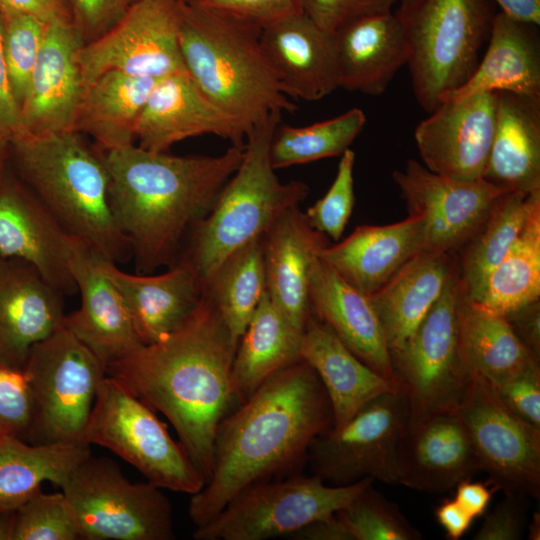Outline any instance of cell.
<instances>
[{
    "instance_id": "f1b7e54d",
    "label": "cell",
    "mask_w": 540,
    "mask_h": 540,
    "mask_svg": "<svg viewBox=\"0 0 540 540\" xmlns=\"http://www.w3.org/2000/svg\"><path fill=\"white\" fill-rule=\"evenodd\" d=\"M300 357L317 374L332 409V428L343 427L364 405L398 391L393 381L381 376L355 356L333 330L310 314L300 340Z\"/></svg>"
},
{
    "instance_id": "f35d334b",
    "label": "cell",
    "mask_w": 540,
    "mask_h": 540,
    "mask_svg": "<svg viewBox=\"0 0 540 540\" xmlns=\"http://www.w3.org/2000/svg\"><path fill=\"white\" fill-rule=\"evenodd\" d=\"M467 297L476 305L502 315L539 300L540 204L530 213L507 254Z\"/></svg>"
},
{
    "instance_id": "9c48e42d",
    "label": "cell",
    "mask_w": 540,
    "mask_h": 540,
    "mask_svg": "<svg viewBox=\"0 0 540 540\" xmlns=\"http://www.w3.org/2000/svg\"><path fill=\"white\" fill-rule=\"evenodd\" d=\"M84 440L109 449L161 489L191 496L206 483L155 410L111 376L100 382Z\"/></svg>"
},
{
    "instance_id": "7a4b0ae2",
    "label": "cell",
    "mask_w": 540,
    "mask_h": 540,
    "mask_svg": "<svg viewBox=\"0 0 540 540\" xmlns=\"http://www.w3.org/2000/svg\"><path fill=\"white\" fill-rule=\"evenodd\" d=\"M237 345L204 295L179 330L141 345L106 368V375L169 420L206 483L212 474L218 426L237 407L231 385Z\"/></svg>"
},
{
    "instance_id": "277c9868",
    "label": "cell",
    "mask_w": 540,
    "mask_h": 540,
    "mask_svg": "<svg viewBox=\"0 0 540 540\" xmlns=\"http://www.w3.org/2000/svg\"><path fill=\"white\" fill-rule=\"evenodd\" d=\"M261 27L225 11L183 3L179 44L188 75L246 129L274 113L294 112L260 42Z\"/></svg>"
},
{
    "instance_id": "7dc6e473",
    "label": "cell",
    "mask_w": 540,
    "mask_h": 540,
    "mask_svg": "<svg viewBox=\"0 0 540 540\" xmlns=\"http://www.w3.org/2000/svg\"><path fill=\"white\" fill-rule=\"evenodd\" d=\"M400 0H302L303 11L319 26L334 32L354 20L392 12Z\"/></svg>"
},
{
    "instance_id": "03108f58",
    "label": "cell",
    "mask_w": 540,
    "mask_h": 540,
    "mask_svg": "<svg viewBox=\"0 0 540 540\" xmlns=\"http://www.w3.org/2000/svg\"><path fill=\"white\" fill-rule=\"evenodd\" d=\"M414 0H400V5H406V4H409L410 2H412Z\"/></svg>"
},
{
    "instance_id": "5b68a950",
    "label": "cell",
    "mask_w": 540,
    "mask_h": 540,
    "mask_svg": "<svg viewBox=\"0 0 540 540\" xmlns=\"http://www.w3.org/2000/svg\"><path fill=\"white\" fill-rule=\"evenodd\" d=\"M10 146L22 182L72 238L115 264L132 257L112 212L103 154L82 134H14Z\"/></svg>"
},
{
    "instance_id": "f6af8a7d",
    "label": "cell",
    "mask_w": 540,
    "mask_h": 540,
    "mask_svg": "<svg viewBox=\"0 0 540 540\" xmlns=\"http://www.w3.org/2000/svg\"><path fill=\"white\" fill-rule=\"evenodd\" d=\"M355 153L350 148L342 155L334 181L326 194L305 213L309 224L318 232L339 241L352 214Z\"/></svg>"
},
{
    "instance_id": "d6986e66",
    "label": "cell",
    "mask_w": 540,
    "mask_h": 540,
    "mask_svg": "<svg viewBox=\"0 0 540 540\" xmlns=\"http://www.w3.org/2000/svg\"><path fill=\"white\" fill-rule=\"evenodd\" d=\"M103 260L87 244L73 238L70 269L81 304L65 316L63 325L106 369L143 344L120 291L103 268Z\"/></svg>"
},
{
    "instance_id": "94428289",
    "label": "cell",
    "mask_w": 540,
    "mask_h": 540,
    "mask_svg": "<svg viewBox=\"0 0 540 540\" xmlns=\"http://www.w3.org/2000/svg\"><path fill=\"white\" fill-rule=\"evenodd\" d=\"M14 512L0 511V540H12Z\"/></svg>"
},
{
    "instance_id": "1f68e13d",
    "label": "cell",
    "mask_w": 540,
    "mask_h": 540,
    "mask_svg": "<svg viewBox=\"0 0 540 540\" xmlns=\"http://www.w3.org/2000/svg\"><path fill=\"white\" fill-rule=\"evenodd\" d=\"M456 253L421 250L386 284L368 295L390 353L399 350L442 293Z\"/></svg>"
},
{
    "instance_id": "3957f363",
    "label": "cell",
    "mask_w": 540,
    "mask_h": 540,
    "mask_svg": "<svg viewBox=\"0 0 540 540\" xmlns=\"http://www.w3.org/2000/svg\"><path fill=\"white\" fill-rule=\"evenodd\" d=\"M244 146L218 156H177L134 144L104 151L109 195L137 273L175 264L181 245L212 209Z\"/></svg>"
},
{
    "instance_id": "83f0119b",
    "label": "cell",
    "mask_w": 540,
    "mask_h": 540,
    "mask_svg": "<svg viewBox=\"0 0 540 540\" xmlns=\"http://www.w3.org/2000/svg\"><path fill=\"white\" fill-rule=\"evenodd\" d=\"M423 247V222L408 215L393 224L359 226L341 242L324 247L319 257L349 284L370 295Z\"/></svg>"
},
{
    "instance_id": "c3c4849f",
    "label": "cell",
    "mask_w": 540,
    "mask_h": 540,
    "mask_svg": "<svg viewBox=\"0 0 540 540\" xmlns=\"http://www.w3.org/2000/svg\"><path fill=\"white\" fill-rule=\"evenodd\" d=\"M72 24L83 44L111 29L129 8L127 0H67Z\"/></svg>"
},
{
    "instance_id": "bcb514c9",
    "label": "cell",
    "mask_w": 540,
    "mask_h": 540,
    "mask_svg": "<svg viewBox=\"0 0 540 540\" xmlns=\"http://www.w3.org/2000/svg\"><path fill=\"white\" fill-rule=\"evenodd\" d=\"M33 418V398L23 370L0 362V433L28 441Z\"/></svg>"
},
{
    "instance_id": "6f0895ef",
    "label": "cell",
    "mask_w": 540,
    "mask_h": 540,
    "mask_svg": "<svg viewBox=\"0 0 540 540\" xmlns=\"http://www.w3.org/2000/svg\"><path fill=\"white\" fill-rule=\"evenodd\" d=\"M435 518L444 529L446 537L458 540L469 529L474 520L454 499H446L435 509Z\"/></svg>"
},
{
    "instance_id": "7c38bea8",
    "label": "cell",
    "mask_w": 540,
    "mask_h": 540,
    "mask_svg": "<svg viewBox=\"0 0 540 540\" xmlns=\"http://www.w3.org/2000/svg\"><path fill=\"white\" fill-rule=\"evenodd\" d=\"M83 540H173V511L162 489L132 483L112 459L90 454L61 487Z\"/></svg>"
},
{
    "instance_id": "6da1fadb",
    "label": "cell",
    "mask_w": 540,
    "mask_h": 540,
    "mask_svg": "<svg viewBox=\"0 0 540 540\" xmlns=\"http://www.w3.org/2000/svg\"><path fill=\"white\" fill-rule=\"evenodd\" d=\"M332 421L326 391L303 359L274 374L220 422L211 477L190 498L193 524L208 523L255 483L294 474Z\"/></svg>"
},
{
    "instance_id": "4316f807",
    "label": "cell",
    "mask_w": 540,
    "mask_h": 540,
    "mask_svg": "<svg viewBox=\"0 0 540 540\" xmlns=\"http://www.w3.org/2000/svg\"><path fill=\"white\" fill-rule=\"evenodd\" d=\"M103 268L120 291L143 345L156 343L179 330L204 296L197 275L182 262L158 275L127 273L105 259Z\"/></svg>"
},
{
    "instance_id": "680465c9",
    "label": "cell",
    "mask_w": 540,
    "mask_h": 540,
    "mask_svg": "<svg viewBox=\"0 0 540 540\" xmlns=\"http://www.w3.org/2000/svg\"><path fill=\"white\" fill-rule=\"evenodd\" d=\"M291 537L300 540H351L336 513L305 526Z\"/></svg>"
},
{
    "instance_id": "5bb4252c",
    "label": "cell",
    "mask_w": 540,
    "mask_h": 540,
    "mask_svg": "<svg viewBox=\"0 0 540 540\" xmlns=\"http://www.w3.org/2000/svg\"><path fill=\"white\" fill-rule=\"evenodd\" d=\"M479 471L504 494L540 496V429L513 413L493 385L474 373L457 409Z\"/></svg>"
},
{
    "instance_id": "f907efd6",
    "label": "cell",
    "mask_w": 540,
    "mask_h": 540,
    "mask_svg": "<svg viewBox=\"0 0 540 540\" xmlns=\"http://www.w3.org/2000/svg\"><path fill=\"white\" fill-rule=\"evenodd\" d=\"M526 497L505 494L486 514L474 540H519L526 530Z\"/></svg>"
},
{
    "instance_id": "db71d44e",
    "label": "cell",
    "mask_w": 540,
    "mask_h": 540,
    "mask_svg": "<svg viewBox=\"0 0 540 540\" xmlns=\"http://www.w3.org/2000/svg\"><path fill=\"white\" fill-rule=\"evenodd\" d=\"M0 12L31 14L46 22H72L67 0H0Z\"/></svg>"
},
{
    "instance_id": "9a60e30c",
    "label": "cell",
    "mask_w": 540,
    "mask_h": 540,
    "mask_svg": "<svg viewBox=\"0 0 540 540\" xmlns=\"http://www.w3.org/2000/svg\"><path fill=\"white\" fill-rule=\"evenodd\" d=\"M182 8L180 0L132 3L111 29L80 47L83 84L108 71L153 79L186 73L179 44Z\"/></svg>"
},
{
    "instance_id": "cb8c5ba5",
    "label": "cell",
    "mask_w": 540,
    "mask_h": 540,
    "mask_svg": "<svg viewBox=\"0 0 540 540\" xmlns=\"http://www.w3.org/2000/svg\"><path fill=\"white\" fill-rule=\"evenodd\" d=\"M328 237L315 230L298 206L282 213L263 235L266 291L290 326L302 335L311 314L312 265Z\"/></svg>"
},
{
    "instance_id": "ab89813d",
    "label": "cell",
    "mask_w": 540,
    "mask_h": 540,
    "mask_svg": "<svg viewBox=\"0 0 540 540\" xmlns=\"http://www.w3.org/2000/svg\"><path fill=\"white\" fill-rule=\"evenodd\" d=\"M265 291L263 236L230 254L204 286V295L215 306L237 343Z\"/></svg>"
},
{
    "instance_id": "ee69618b",
    "label": "cell",
    "mask_w": 540,
    "mask_h": 540,
    "mask_svg": "<svg viewBox=\"0 0 540 540\" xmlns=\"http://www.w3.org/2000/svg\"><path fill=\"white\" fill-rule=\"evenodd\" d=\"M77 539V520L63 492L41 490L14 511L12 540Z\"/></svg>"
},
{
    "instance_id": "816d5d0a",
    "label": "cell",
    "mask_w": 540,
    "mask_h": 540,
    "mask_svg": "<svg viewBox=\"0 0 540 540\" xmlns=\"http://www.w3.org/2000/svg\"><path fill=\"white\" fill-rule=\"evenodd\" d=\"M200 4L225 11L261 28L303 11L302 0H205Z\"/></svg>"
},
{
    "instance_id": "91938a15",
    "label": "cell",
    "mask_w": 540,
    "mask_h": 540,
    "mask_svg": "<svg viewBox=\"0 0 540 540\" xmlns=\"http://www.w3.org/2000/svg\"><path fill=\"white\" fill-rule=\"evenodd\" d=\"M507 16L530 25H540V0H491Z\"/></svg>"
},
{
    "instance_id": "d4e9b609",
    "label": "cell",
    "mask_w": 540,
    "mask_h": 540,
    "mask_svg": "<svg viewBox=\"0 0 540 540\" xmlns=\"http://www.w3.org/2000/svg\"><path fill=\"white\" fill-rule=\"evenodd\" d=\"M398 465L399 485L428 493L446 492L479 471L457 411L406 427L398 445Z\"/></svg>"
},
{
    "instance_id": "836d02e7",
    "label": "cell",
    "mask_w": 540,
    "mask_h": 540,
    "mask_svg": "<svg viewBox=\"0 0 540 540\" xmlns=\"http://www.w3.org/2000/svg\"><path fill=\"white\" fill-rule=\"evenodd\" d=\"M158 79L108 71L84 85L71 131L110 151L134 144L139 114Z\"/></svg>"
},
{
    "instance_id": "ba28073f",
    "label": "cell",
    "mask_w": 540,
    "mask_h": 540,
    "mask_svg": "<svg viewBox=\"0 0 540 540\" xmlns=\"http://www.w3.org/2000/svg\"><path fill=\"white\" fill-rule=\"evenodd\" d=\"M465 289L454 265L441 295L406 343L390 353L395 380L407 404V428L457 411L470 385L462 349L460 308Z\"/></svg>"
},
{
    "instance_id": "ffe728a7",
    "label": "cell",
    "mask_w": 540,
    "mask_h": 540,
    "mask_svg": "<svg viewBox=\"0 0 540 540\" xmlns=\"http://www.w3.org/2000/svg\"><path fill=\"white\" fill-rule=\"evenodd\" d=\"M82 45L71 21L47 23L14 134L44 136L71 130L84 88L78 63Z\"/></svg>"
},
{
    "instance_id": "e7e4bbea",
    "label": "cell",
    "mask_w": 540,
    "mask_h": 540,
    "mask_svg": "<svg viewBox=\"0 0 540 540\" xmlns=\"http://www.w3.org/2000/svg\"><path fill=\"white\" fill-rule=\"evenodd\" d=\"M180 1H182L184 4L193 5V4H200L204 2L205 0H180Z\"/></svg>"
},
{
    "instance_id": "2e32d148",
    "label": "cell",
    "mask_w": 540,
    "mask_h": 540,
    "mask_svg": "<svg viewBox=\"0 0 540 540\" xmlns=\"http://www.w3.org/2000/svg\"><path fill=\"white\" fill-rule=\"evenodd\" d=\"M392 178L409 216L421 218L424 250L457 253L476 233L504 192L483 178L461 180L430 171L409 159Z\"/></svg>"
},
{
    "instance_id": "74e56055",
    "label": "cell",
    "mask_w": 540,
    "mask_h": 540,
    "mask_svg": "<svg viewBox=\"0 0 540 540\" xmlns=\"http://www.w3.org/2000/svg\"><path fill=\"white\" fill-rule=\"evenodd\" d=\"M539 204L540 190L507 191L495 200L479 229L457 252L459 276L467 295L507 254Z\"/></svg>"
},
{
    "instance_id": "9f6ffc18",
    "label": "cell",
    "mask_w": 540,
    "mask_h": 540,
    "mask_svg": "<svg viewBox=\"0 0 540 540\" xmlns=\"http://www.w3.org/2000/svg\"><path fill=\"white\" fill-rule=\"evenodd\" d=\"M455 501L472 517L482 515L489 505L494 488H489L482 482H473L468 479L456 485Z\"/></svg>"
},
{
    "instance_id": "f5cc1de1",
    "label": "cell",
    "mask_w": 540,
    "mask_h": 540,
    "mask_svg": "<svg viewBox=\"0 0 540 540\" xmlns=\"http://www.w3.org/2000/svg\"><path fill=\"white\" fill-rule=\"evenodd\" d=\"M511 328L537 360L540 359L539 300L505 314Z\"/></svg>"
},
{
    "instance_id": "8fae6325",
    "label": "cell",
    "mask_w": 540,
    "mask_h": 540,
    "mask_svg": "<svg viewBox=\"0 0 540 540\" xmlns=\"http://www.w3.org/2000/svg\"><path fill=\"white\" fill-rule=\"evenodd\" d=\"M370 478L333 486L316 475L291 474L255 483L233 497L208 523L196 527L195 540H266L291 536L305 526L346 508Z\"/></svg>"
},
{
    "instance_id": "e575fe53",
    "label": "cell",
    "mask_w": 540,
    "mask_h": 540,
    "mask_svg": "<svg viewBox=\"0 0 540 540\" xmlns=\"http://www.w3.org/2000/svg\"><path fill=\"white\" fill-rule=\"evenodd\" d=\"M91 454L75 442L28 443L0 433V511L14 512L49 481L60 488Z\"/></svg>"
},
{
    "instance_id": "ac0fdd59",
    "label": "cell",
    "mask_w": 540,
    "mask_h": 540,
    "mask_svg": "<svg viewBox=\"0 0 540 540\" xmlns=\"http://www.w3.org/2000/svg\"><path fill=\"white\" fill-rule=\"evenodd\" d=\"M73 238L21 181L0 182V254L34 266L63 295L77 292L70 259Z\"/></svg>"
},
{
    "instance_id": "4fadbf2b",
    "label": "cell",
    "mask_w": 540,
    "mask_h": 540,
    "mask_svg": "<svg viewBox=\"0 0 540 540\" xmlns=\"http://www.w3.org/2000/svg\"><path fill=\"white\" fill-rule=\"evenodd\" d=\"M407 422L400 390L372 399L343 427L314 438L306 457L312 474L333 486L365 478L399 485L398 445Z\"/></svg>"
},
{
    "instance_id": "003e7915",
    "label": "cell",
    "mask_w": 540,
    "mask_h": 540,
    "mask_svg": "<svg viewBox=\"0 0 540 540\" xmlns=\"http://www.w3.org/2000/svg\"><path fill=\"white\" fill-rule=\"evenodd\" d=\"M138 0H127V2L129 3V5H131L132 3L136 2Z\"/></svg>"
},
{
    "instance_id": "44dd1931",
    "label": "cell",
    "mask_w": 540,
    "mask_h": 540,
    "mask_svg": "<svg viewBox=\"0 0 540 540\" xmlns=\"http://www.w3.org/2000/svg\"><path fill=\"white\" fill-rule=\"evenodd\" d=\"M139 147L166 152L190 137L211 134L244 146L247 131L211 101L188 73L158 79L134 128Z\"/></svg>"
},
{
    "instance_id": "484cf974",
    "label": "cell",
    "mask_w": 540,
    "mask_h": 540,
    "mask_svg": "<svg viewBox=\"0 0 540 540\" xmlns=\"http://www.w3.org/2000/svg\"><path fill=\"white\" fill-rule=\"evenodd\" d=\"M309 303L311 314L327 324L355 356L396 383L386 337L368 295L319 256L310 273Z\"/></svg>"
},
{
    "instance_id": "b9f144b4",
    "label": "cell",
    "mask_w": 540,
    "mask_h": 540,
    "mask_svg": "<svg viewBox=\"0 0 540 540\" xmlns=\"http://www.w3.org/2000/svg\"><path fill=\"white\" fill-rule=\"evenodd\" d=\"M351 540H421L422 534L398 505L367 486L346 508L336 513Z\"/></svg>"
},
{
    "instance_id": "603a6c76",
    "label": "cell",
    "mask_w": 540,
    "mask_h": 540,
    "mask_svg": "<svg viewBox=\"0 0 540 540\" xmlns=\"http://www.w3.org/2000/svg\"><path fill=\"white\" fill-rule=\"evenodd\" d=\"M260 42L290 98L318 101L339 88L333 33L304 11L263 26Z\"/></svg>"
},
{
    "instance_id": "8992f818",
    "label": "cell",
    "mask_w": 540,
    "mask_h": 540,
    "mask_svg": "<svg viewBox=\"0 0 540 540\" xmlns=\"http://www.w3.org/2000/svg\"><path fill=\"white\" fill-rule=\"evenodd\" d=\"M282 113L253 126L241 162L222 188L210 212L189 235L178 262L189 266L203 289L235 250L263 236L286 210L299 206L309 188L301 181L281 182L270 161V143Z\"/></svg>"
},
{
    "instance_id": "e0dca14e",
    "label": "cell",
    "mask_w": 540,
    "mask_h": 540,
    "mask_svg": "<svg viewBox=\"0 0 540 540\" xmlns=\"http://www.w3.org/2000/svg\"><path fill=\"white\" fill-rule=\"evenodd\" d=\"M498 92L442 101L414 131L422 164L461 179H481L494 135Z\"/></svg>"
},
{
    "instance_id": "d6a6232c",
    "label": "cell",
    "mask_w": 540,
    "mask_h": 540,
    "mask_svg": "<svg viewBox=\"0 0 540 540\" xmlns=\"http://www.w3.org/2000/svg\"><path fill=\"white\" fill-rule=\"evenodd\" d=\"M536 27L501 11L495 13L487 50L476 70L464 85L442 101L482 92L540 96V45Z\"/></svg>"
},
{
    "instance_id": "11a10c76",
    "label": "cell",
    "mask_w": 540,
    "mask_h": 540,
    "mask_svg": "<svg viewBox=\"0 0 540 540\" xmlns=\"http://www.w3.org/2000/svg\"><path fill=\"white\" fill-rule=\"evenodd\" d=\"M20 109L14 98L4 55V35L0 18V130L11 136L19 125Z\"/></svg>"
},
{
    "instance_id": "681fc988",
    "label": "cell",
    "mask_w": 540,
    "mask_h": 540,
    "mask_svg": "<svg viewBox=\"0 0 540 540\" xmlns=\"http://www.w3.org/2000/svg\"><path fill=\"white\" fill-rule=\"evenodd\" d=\"M502 402L517 416L540 429V366L493 385Z\"/></svg>"
},
{
    "instance_id": "7402d4cb",
    "label": "cell",
    "mask_w": 540,
    "mask_h": 540,
    "mask_svg": "<svg viewBox=\"0 0 540 540\" xmlns=\"http://www.w3.org/2000/svg\"><path fill=\"white\" fill-rule=\"evenodd\" d=\"M63 294L26 261L0 254V362L22 369L30 348L64 319Z\"/></svg>"
},
{
    "instance_id": "d590c367",
    "label": "cell",
    "mask_w": 540,
    "mask_h": 540,
    "mask_svg": "<svg viewBox=\"0 0 540 540\" xmlns=\"http://www.w3.org/2000/svg\"><path fill=\"white\" fill-rule=\"evenodd\" d=\"M301 336L265 291L238 342L232 363L231 385L237 406L274 374L301 359Z\"/></svg>"
},
{
    "instance_id": "6125c7cd",
    "label": "cell",
    "mask_w": 540,
    "mask_h": 540,
    "mask_svg": "<svg viewBox=\"0 0 540 540\" xmlns=\"http://www.w3.org/2000/svg\"><path fill=\"white\" fill-rule=\"evenodd\" d=\"M11 135L0 130V182L4 176L3 168L7 153V148L10 145Z\"/></svg>"
},
{
    "instance_id": "f546056e",
    "label": "cell",
    "mask_w": 540,
    "mask_h": 540,
    "mask_svg": "<svg viewBox=\"0 0 540 540\" xmlns=\"http://www.w3.org/2000/svg\"><path fill=\"white\" fill-rule=\"evenodd\" d=\"M332 33L339 88L381 95L407 63L403 30L393 12L354 20Z\"/></svg>"
},
{
    "instance_id": "52a82bcc",
    "label": "cell",
    "mask_w": 540,
    "mask_h": 540,
    "mask_svg": "<svg viewBox=\"0 0 540 540\" xmlns=\"http://www.w3.org/2000/svg\"><path fill=\"white\" fill-rule=\"evenodd\" d=\"M491 0H414L397 15L407 45L413 93L430 113L472 76L488 40Z\"/></svg>"
},
{
    "instance_id": "8d00e7d4",
    "label": "cell",
    "mask_w": 540,
    "mask_h": 540,
    "mask_svg": "<svg viewBox=\"0 0 540 540\" xmlns=\"http://www.w3.org/2000/svg\"><path fill=\"white\" fill-rule=\"evenodd\" d=\"M460 327L462 349L470 370L492 385L539 364L505 315L476 305L468 299L466 291L460 308Z\"/></svg>"
},
{
    "instance_id": "4dcf8cb0",
    "label": "cell",
    "mask_w": 540,
    "mask_h": 540,
    "mask_svg": "<svg viewBox=\"0 0 540 540\" xmlns=\"http://www.w3.org/2000/svg\"><path fill=\"white\" fill-rule=\"evenodd\" d=\"M482 178L505 191L540 190V96L498 92L496 125Z\"/></svg>"
},
{
    "instance_id": "7bdbcfd3",
    "label": "cell",
    "mask_w": 540,
    "mask_h": 540,
    "mask_svg": "<svg viewBox=\"0 0 540 540\" xmlns=\"http://www.w3.org/2000/svg\"><path fill=\"white\" fill-rule=\"evenodd\" d=\"M4 55L14 98L21 109L43 44L46 21L26 13L0 12Z\"/></svg>"
},
{
    "instance_id": "60d3db41",
    "label": "cell",
    "mask_w": 540,
    "mask_h": 540,
    "mask_svg": "<svg viewBox=\"0 0 540 540\" xmlns=\"http://www.w3.org/2000/svg\"><path fill=\"white\" fill-rule=\"evenodd\" d=\"M366 124L360 108L302 127L279 124L270 143L274 169L341 156L359 136Z\"/></svg>"
},
{
    "instance_id": "be15d7a7",
    "label": "cell",
    "mask_w": 540,
    "mask_h": 540,
    "mask_svg": "<svg viewBox=\"0 0 540 540\" xmlns=\"http://www.w3.org/2000/svg\"><path fill=\"white\" fill-rule=\"evenodd\" d=\"M528 538L531 540L540 539V517L539 513L533 515L531 523L528 525Z\"/></svg>"
},
{
    "instance_id": "30bf717a",
    "label": "cell",
    "mask_w": 540,
    "mask_h": 540,
    "mask_svg": "<svg viewBox=\"0 0 540 540\" xmlns=\"http://www.w3.org/2000/svg\"><path fill=\"white\" fill-rule=\"evenodd\" d=\"M22 370L34 404L28 441L86 443L85 429L106 376L98 357L63 325L30 348Z\"/></svg>"
}]
</instances>
